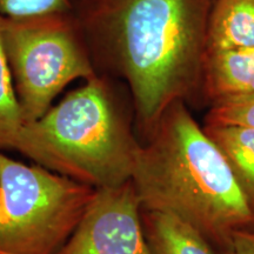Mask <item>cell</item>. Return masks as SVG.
<instances>
[{"mask_svg": "<svg viewBox=\"0 0 254 254\" xmlns=\"http://www.w3.org/2000/svg\"><path fill=\"white\" fill-rule=\"evenodd\" d=\"M213 0H79L74 13L98 74L122 81L144 144L174 101L205 107Z\"/></svg>", "mask_w": 254, "mask_h": 254, "instance_id": "6da1fadb", "label": "cell"}, {"mask_svg": "<svg viewBox=\"0 0 254 254\" xmlns=\"http://www.w3.org/2000/svg\"><path fill=\"white\" fill-rule=\"evenodd\" d=\"M132 183L141 209L190 225L217 254L228 249L234 232L254 227L226 159L184 101L165 110L141 144Z\"/></svg>", "mask_w": 254, "mask_h": 254, "instance_id": "7a4b0ae2", "label": "cell"}, {"mask_svg": "<svg viewBox=\"0 0 254 254\" xmlns=\"http://www.w3.org/2000/svg\"><path fill=\"white\" fill-rule=\"evenodd\" d=\"M140 147L128 88L98 74L26 124L17 151L52 172L100 190L132 179Z\"/></svg>", "mask_w": 254, "mask_h": 254, "instance_id": "3957f363", "label": "cell"}, {"mask_svg": "<svg viewBox=\"0 0 254 254\" xmlns=\"http://www.w3.org/2000/svg\"><path fill=\"white\" fill-rule=\"evenodd\" d=\"M97 190L0 151V254H58Z\"/></svg>", "mask_w": 254, "mask_h": 254, "instance_id": "277c9868", "label": "cell"}, {"mask_svg": "<svg viewBox=\"0 0 254 254\" xmlns=\"http://www.w3.org/2000/svg\"><path fill=\"white\" fill-rule=\"evenodd\" d=\"M2 41L25 125L72 81L98 75L74 12L4 18Z\"/></svg>", "mask_w": 254, "mask_h": 254, "instance_id": "5b68a950", "label": "cell"}, {"mask_svg": "<svg viewBox=\"0 0 254 254\" xmlns=\"http://www.w3.org/2000/svg\"><path fill=\"white\" fill-rule=\"evenodd\" d=\"M132 179L97 190L86 213L58 254H151Z\"/></svg>", "mask_w": 254, "mask_h": 254, "instance_id": "8992f818", "label": "cell"}, {"mask_svg": "<svg viewBox=\"0 0 254 254\" xmlns=\"http://www.w3.org/2000/svg\"><path fill=\"white\" fill-rule=\"evenodd\" d=\"M254 92V47L209 51L204 67V100L215 101Z\"/></svg>", "mask_w": 254, "mask_h": 254, "instance_id": "52a82bcc", "label": "cell"}, {"mask_svg": "<svg viewBox=\"0 0 254 254\" xmlns=\"http://www.w3.org/2000/svg\"><path fill=\"white\" fill-rule=\"evenodd\" d=\"M202 127L226 159L232 174L254 214V128L237 125Z\"/></svg>", "mask_w": 254, "mask_h": 254, "instance_id": "ba28073f", "label": "cell"}, {"mask_svg": "<svg viewBox=\"0 0 254 254\" xmlns=\"http://www.w3.org/2000/svg\"><path fill=\"white\" fill-rule=\"evenodd\" d=\"M208 52L254 47V0H213Z\"/></svg>", "mask_w": 254, "mask_h": 254, "instance_id": "9c48e42d", "label": "cell"}, {"mask_svg": "<svg viewBox=\"0 0 254 254\" xmlns=\"http://www.w3.org/2000/svg\"><path fill=\"white\" fill-rule=\"evenodd\" d=\"M140 213L151 254H217L194 228L178 218L145 209Z\"/></svg>", "mask_w": 254, "mask_h": 254, "instance_id": "30bf717a", "label": "cell"}, {"mask_svg": "<svg viewBox=\"0 0 254 254\" xmlns=\"http://www.w3.org/2000/svg\"><path fill=\"white\" fill-rule=\"evenodd\" d=\"M0 15V151H17L25 123L2 41Z\"/></svg>", "mask_w": 254, "mask_h": 254, "instance_id": "8fae6325", "label": "cell"}, {"mask_svg": "<svg viewBox=\"0 0 254 254\" xmlns=\"http://www.w3.org/2000/svg\"><path fill=\"white\" fill-rule=\"evenodd\" d=\"M204 125H237L254 128V92L232 95L208 107Z\"/></svg>", "mask_w": 254, "mask_h": 254, "instance_id": "7c38bea8", "label": "cell"}, {"mask_svg": "<svg viewBox=\"0 0 254 254\" xmlns=\"http://www.w3.org/2000/svg\"><path fill=\"white\" fill-rule=\"evenodd\" d=\"M79 0H0V15L4 18H26L50 13H69Z\"/></svg>", "mask_w": 254, "mask_h": 254, "instance_id": "4fadbf2b", "label": "cell"}, {"mask_svg": "<svg viewBox=\"0 0 254 254\" xmlns=\"http://www.w3.org/2000/svg\"><path fill=\"white\" fill-rule=\"evenodd\" d=\"M221 254H254V227L234 232L231 245Z\"/></svg>", "mask_w": 254, "mask_h": 254, "instance_id": "5bb4252c", "label": "cell"}]
</instances>
